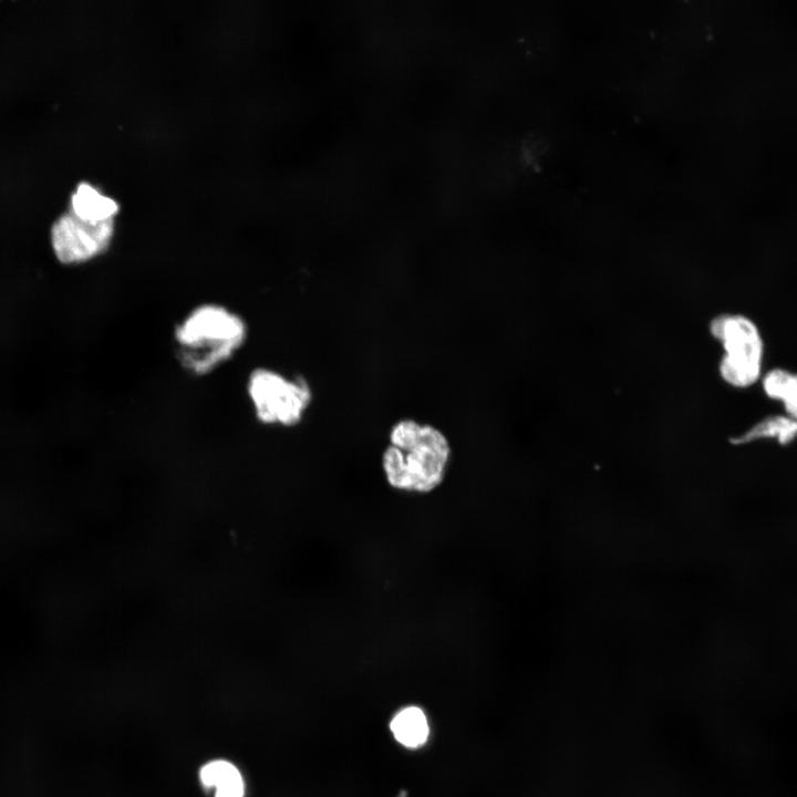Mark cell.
Segmentation results:
<instances>
[{"label":"cell","instance_id":"6da1fadb","mask_svg":"<svg viewBox=\"0 0 797 797\" xmlns=\"http://www.w3.org/2000/svg\"><path fill=\"white\" fill-rule=\"evenodd\" d=\"M247 332L238 313L217 303L200 304L174 329L177 361L194 375L210 373L239 351Z\"/></svg>","mask_w":797,"mask_h":797},{"label":"cell","instance_id":"7a4b0ae2","mask_svg":"<svg viewBox=\"0 0 797 797\" xmlns=\"http://www.w3.org/2000/svg\"><path fill=\"white\" fill-rule=\"evenodd\" d=\"M452 448L446 435L431 424H422L415 438L404 448L389 445L382 454V468L394 489L428 494L444 480Z\"/></svg>","mask_w":797,"mask_h":797},{"label":"cell","instance_id":"3957f363","mask_svg":"<svg viewBox=\"0 0 797 797\" xmlns=\"http://www.w3.org/2000/svg\"><path fill=\"white\" fill-rule=\"evenodd\" d=\"M710 332L723 348L718 371L723 381L748 389L764 374L765 342L757 323L742 313H723L710 322Z\"/></svg>","mask_w":797,"mask_h":797},{"label":"cell","instance_id":"277c9868","mask_svg":"<svg viewBox=\"0 0 797 797\" xmlns=\"http://www.w3.org/2000/svg\"><path fill=\"white\" fill-rule=\"evenodd\" d=\"M247 391L257 420L267 425L299 424L312 398L311 387L303 376L288 379L268 368H258L250 373Z\"/></svg>","mask_w":797,"mask_h":797},{"label":"cell","instance_id":"5b68a950","mask_svg":"<svg viewBox=\"0 0 797 797\" xmlns=\"http://www.w3.org/2000/svg\"><path fill=\"white\" fill-rule=\"evenodd\" d=\"M113 235L114 219L91 222L69 211L53 224L51 245L59 262L79 265L105 252Z\"/></svg>","mask_w":797,"mask_h":797},{"label":"cell","instance_id":"8992f818","mask_svg":"<svg viewBox=\"0 0 797 797\" xmlns=\"http://www.w3.org/2000/svg\"><path fill=\"white\" fill-rule=\"evenodd\" d=\"M71 208V211L83 220L101 222L114 219L118 204L90 184L81 183L72 195Z\"/></svg>","mask_w":797,"mask_h":797},{"label":"cell","instance_id":"52a82bcc","mask_svg":"<svg viewBox=\"0 0 797 797\" xmlns=\"http://www.w3.org/2000/svg\"><path fill=\"white\" fill-rule=\"evenodd\" d=\"M760 384L768 398L779 402L786 415L797 418V372L774 368L764 372Z\"/></svg>","mask_w":797,"mask_h":797},{"label":"cell","instance_id":"ba28073f","mask_svg":"<svg viewBox=\"0 0 797 797\" xmlns=\"http://www.w3.org/2000/svg\"><path fill=\"white\" fill-rule=\"evenodd\" d=\"M390 727L395 739L408 748L424 745L429 733L426 715L417 706H408L400 711Z\"/></svg>","mask_w":797,"mask_h":797},{"label":"cell","instance_id":"9c48e42d","mask_svg":"<svg viewBox=\"0 0 797 797\" xmlns=\"http://www.w3.org/2000/svg\"><path fill=\"white\" fill-rule=\"evenodd\" d=\"M201 783L215 787V797H244V782L238 768L227 760H213L200 770Z\"/></svg>","mask_w":797,"mask_h":797},{"label":"cell","instance_id":"30bf717a","mask_svg":"<svg viewBox=\"0 0 797 797\" xmlns=\"http://www.w3.org/2000/svg\"><path fill=\"white\" fill-rule=\"evenodd\" d=\"M776 438L786 443L797 437V418L789 415H768L753 424L735 441L738 443L751 442L759 438Z\"/></svg>","mask_w":797,"mask_h":797},{"label":"cell","instance_id":"8fae6325","mask_svg":"<svg viewBox=\"0 0 797 797\" xmlns=\"http://www.w3.org/2000/svg\"><path fill=\"white\" fill-rule=\"evenodd\" d=\"M397 797H407V793L405 790H402Z\"/></svg>","mask_w":797,"mask_h":797}]
</instances>
